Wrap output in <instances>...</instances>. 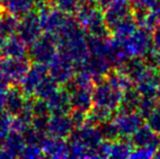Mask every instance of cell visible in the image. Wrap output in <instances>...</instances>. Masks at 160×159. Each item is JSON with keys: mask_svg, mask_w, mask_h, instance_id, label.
<instances>
[{"mask_svg": "<svg viewBox=\"0 0 160 159\" xmlns=\"http://www.w3.org/2000/svg\"><path fill=\"white\" fill-rule=\"evenodd\" d=\"M73 15L87 34L96 37H110L111 35L105 22L102 9L95 0L81 3Z\"/></svg>", "mask_w": 160, "mask_h": 159, "instance_id": "1", "label": "cell"}, {"mask_svg": "<svg viewBox=\"0 0 160 159\" xmlns=\"http://www.w3.org/2000/svg\"><path fill=\"white\" fill-rule=\"evenodd\" d=\"M123 91L114 86L106 77L98 80L93 86V106L105 108L116 113L122 99Z\"/></svg>", "mask_w": 160, "mask_h": 159, "instance_id": "2", "label": "cell"}, {"mask_svg": "<svg viewBox=\"0 0 160 159\" xmlns=\"http://www.w3.org/2000/svg\"><path fill=\"white\" fill-rule=\"evenodd\" d=\"M57 53L58 47L56 35L42 32V34L28 46V58L32 63L48 66Z\"/></svg>", "mask_w": 160, "mask_h": 159, "instance_id": "3", "label": "cell"}, {"mask_svg": "<svg viewBox=\"0 0 160 159\" xmlns=\"http://www.w3.org/2000/svg\"><path fill=\"white\" fill-rule=\"evenodd\" d=\"M121 42L123 49L128 57L145 58L154 50L152 39V31L145 27H137L131 36Z\"/></svg>", "mask_w": 160, "mask_h": 159, "instance_id": "4", "label": "cell"}, {"mask_svg": "<svg viewBox=\"0 0 160 159\" xmlns=\"http://www.w3.org/2000/svg\"><path fill=\"white\" fill-rule=\"evenodd\" d=\"M32 62L28 58H1L0 72L9 84L20 85Z\"/></svg>", "mask_w": 160, "mask_h": 159, "instance_id": "5", "label": "cell"}, {"mask_svg": "<svg viewBox=\"0 0 160 159\" xmlns=\"http://www.w3.org/2000/svg\"><path fill=\"white\" fill-rule=\"evenodd\" d=\"M102 141L103 138L99 127L86 124L75 127L67 138V142L70 144L81 145L89 151H96Z\"/></svg>", "mask_w": 160, "mask_h": 159, "instance_id": "6", "label": "cell"}, {"mask_svg": "<svg viewBox=\"0 0 160 159\" xmlns=\"http://www.w3.org/2000/svg\"><path fill=\"white\" fill-rule=\"evenodd\" d=\"M17 34L28 46H30L34 40H36L42 34L39 14L35 9L19 19Z\"/></svg>", "mask_w": 160, "mask_h": 159, "instance_id": "7", "label": "cell"}, {"mask_svg": "<svg viewBox=\"0 0 160 159\" xmlns=\"http://www.w3.org/2000/svg\"><path fill=\"white\" fill-rule=\"evenodd\" d=\"M70 94L71 107L74 110L87 113L93 107V86H76L70 80L62 85Z\"/></svg>", "mask_w": 160, "mask_h": 159, "instance_id": "8", "label": "cell"}, {"mask_svg": "<svg viewBox=\"0 0 160 159\" xmlns=\"http://www.w3.org/2000/svg\"><path fill=\"white\" fill-rule=\"evenodd\" d=\"M112 121L118 129L120 137L130 138L137 129L144 125L145 120L137 111L118 110L112 117Z\"/></svg>", "mask_w": 160, "mask_h": 159, "instance_id": "9", "label": "cell"}, {"mask_svg": "<svg viewBox=\"0 0 160 159\" xmlns=\"http://www.w3.org/2000/svg\"><path fill=\"white\" fill-rule=\"evenodd\" d=\"M48 74L60 86H62L73 79L75 74V67L70 59L57 53L52 61L48 64Z\"/></svg>", "mask_w": 160, "mask_h": 159, "instance_id": "10", "label": "cell"}, {"mask_svg": "<svg viewBox=\"0 0 160 159\" xmlns=\"http://www.w3.org/2000/svg\"><path fill=\"white\" fill-rule=\"evenodd\" d=\"M103 10H105L103 11L105 22L110 33L119 22L132 14V6H131L130 0H113Z\"/></svg>", "mask_w": 160, "mask_h": 159, "instance_id": "11", "label": "cell"}, {"mask_svg": "<svg viewBox=\"0 0 160 159\" xmlns=\"http://www.w3.org/2000/svg\"><path fill=\"white\" fill-rule=\"evenodd\" d=\"M75 129L70 117V113H52L49 118L47 134L53 137L67 140Z\"/></svg>", "mask_w": 160, "mask_h": 159, "instance_id": "12", "label": "cell"}, {"mask_svg": "<svg viewBox=\"0 0 160 159\" xmlns=\"http://www.w3.org/2000/svg\"><path fill=\"white\" fill-rule=\"evenodd\" d=\"M46 75H48V66L40 63L31 64L28 71L20 83V87L22 88L26 97L34 96V92L37 85Z\"/></svg>", "mask_w": 160, "mask_h": 159, "instance_id": "13", "label": "cell"}, {"mask_svg": "<svg viewBox=\"0 0 160 159\" xmlns=\"http://www.w3.org/2000/svg\"><path fill=\"white\" fill-rule=\"evenodd\" d=\"M26 98L28 97L23 93L20 85H9L6 91V94H4L3 110L12 118L15 117L23 110Z\"/></svg>", "mask_w": 160, "mask_h": 159, "instance_id": "14", "label": "cell"}, {"mask_svg": "<svg viewBox=\"0 0 160 159\" xmlns=\"http://www.w3.org/2000/svg\"><path fill=\"white\" fill-rule=\"evenodd\" d=\"M130 142L133 148L145 147L155 152L160 148V135L155 133L147 125H142L139 129H137L130 137Z\"/></svg>", "mask_w": 160, "mask_h": 159, "instance_id": "15", "label": "cell"}, {"mask_svg": "<svg viewBox=\"0 0 160 159\" xmlns=\"http://www.w3.org/2000/svg\"><path fill=\"white\" fill-rule=\"evenodd\" d=\"M150 67L152 66L146 61L145 58L130 57L119 68H117V70L122 72L135 85V83L138 82L144 77V74L147 72Z\"/></svg>", "mask_w": 160, "mask_h": 159, "instance_id": "16", "label": "cell"}, {"mask_svg": "<svg viewBox=\"0 0 160 159\" xmlns=\"http://www.w3.org/2000/svg\"><path fill=\"white\" fill-rule=\"evenodd\" d=\"M159 75V69L155 68V67H150L147 72L144 74V77L138 82L135 83V88L141 94L142 97H155V96H157Z\"/></svg>", "mask_w": 160, "mask_h": 159, "instance_id": "17", "label": "cell"}, {"mask_svg": "<svg viewBox=\"0 0 160 159\" xmlns=\"http://www.w3.org/2000/svg\"><path fill=\"white\" fill-rule=\"evenodd\" d=\"M28 46L15 33L4 39L0 47L1 58H28Z\"/></svg>", "mask_w": 160, "mask_h": 159, "instance_id": "18", "label": "cell"}, {"mask_svg": "<svg viewBox=\"0 0 160 159\" xmlns=\"http://www.w3.org/2000/svg\"><path fill=\"white\" fill-rule=\"evenodd\" d=\"M40 147L45 157L48 158H67L69 153V145L67 140L49 135L45 137Z\"/></svg>", "mask_w": 160, "mask_h": 159, "instance_id": "19", "label": "cell"}, {"mask_svg": "<svg viewBox=\"0 0 160 159\" xmlns=\"http://www.w3.org/2000/svg\"><path fill=\"white\" fill-rule=\"evenodd\" d=\"M24 147H25V143H24L22 133L11 129L7 134L2 145L7 158L21 157Z\"/></svg>", "mask_w": 160, "mask_h": 159, "instance_id": "20", "label": "cell"}, {"mask_svg": "<svg viewBox=\"0 0 160 159\" xmlns=\"http://www.w3.org/2000/svg\"><path fill=\"white\" fill-rule=\"evenodd\" d=\"M51 115L52 113H70L72 110L71 102H70V94L62 86V88H58L53 95L47 99Z\"/></svg>", "mask_w": 160, "mask_h": 159, "instance_id": "21", "label": "cell"}, {"mask_svg": "<svg viewBox=\"0 0 160 159\" xmlns=\"http://www.w3.org/2000/svg\"><path fill=\"white\" fill-rule=\"evenodd\" d=\"M137 27H138V25H137L134 17H133V14H130L112 28L111 36L112 38L118 40V42H123L128 36H131L137 30Z\"/></svg>", "mask_w": 160, "mask_h": 159, "instance_id": "22", "label": "cell"}, {"mask_svg": "<svg viewBox=\"0 0 160 159\" xmlns=\"http://www.w3.org/2000/svg\"><path fill=\"white\" fill-rule=\"evenodd\" d=\"M18 22L19 19L8 12L7 9L0 11V47L4 39L17 33Z\"/></svg>", "mask_w": 160, "mask_h": 159, "instance_id": "23", "label": "cell"}, {"mask_svg": "<svg viewBox=\"0 0 160 159\" xmlns=\"http://www.w3.org/2000/svg\"><path fill=\"white\" fill-rule=\"evenodd\" d=\"M4 4L8 12L18 19L24 17L35 8V2L33 0H4Z\"/></svg>", "mask_w": 160, "mask_h": 159, "instance_id": "24", "label": "cell"}, {"mask_svg": "<svg viewBox=\"0 0 160 159\" xmlns=\"http://www.w3.org/2000/svg\"><path fill=\"white\" fill-rule=\"evenodd\" d=\"M141 94L135 88V85L123 91L122 99L118 110L120 111H136L138 104L141 102Z\"/></svg>", "mask_w": 160, "mask_h": 159, "instance_id": "25", "label": "cell"}, {"mask_svg": "<svg viewBox=\"0 0 160 159\" xmlns=\"http://www.w3.org/2000/svg\"><path fill=\"white\" fill-rule=\"evenodd\" d=\"M59 87L60 85L48 74L40 81V83L37 85L35 92H34V97L47 100L51 95H53L58 91Z\"/></svg>", "mask_w": 160, "mask_h": 159, "instance_id": "26", "label": "cell"}, {"mask_svg": "<svg viewBox=\"0 0 160 159\" xmlns=\"http://www.w3.org/2000/svg\"><path fill=\"white\" fill-rule=\"evenodd\" d=\"M133 152V146L130 138L120 137L110 144V157L111 158H128Z\"/></svg>", "mask_w": 160, "mask_h": 159, "instance_id": "27", "label": "cell"}, {"mask_svg": "<svg viewBox=\"0 0 160 159\" xmlns=\"http://www.w3.org/2000/svg\"><path fill=\"white\" fill-rule=\"evenodd\" d=\"M22 136H23V140L25 145H37L40 146L42 143V141L45 140L48 134L42 133V132L37 131L36 129H34L32 125H28L26 129H24L21 132Z\"/></svg>", "mask_w": 160, "mask_h": 159, "instance_id": "28", "label": "cell"}, {"mask_svg": "<svg viewBox=\"0 0 160 159\" xmlns=\"http://www.w3.org/2000/svg\"><path fill=\"white\" fill-rule=\"evenodd\" d=\"M158 104L159 98L157 96H155V97H142L136 111L143 117L144 120H146L148 116L152 112V110L158 106Z\"/></svg>", "mask_w": 160, "mask_h": 159, "instance_id": "29", "label": "cell"}, {"mask_svg": "<svg viewBox=\"0 0 160 159\" xmlns=\"http://www.w3.org/2000/svg\"><path fill=\"white\" fill-rule=\"evenodd\" d=\"M98 127H99V130H100L101 135H102V138L105 141L113 142V141L120 138L118 129H117L116 124H114V122L112 121V119L103 122L102 124H100Z\"/></svg>", "mask_w": 160, "mask_h": 159, "instance_id": "30", "label": "cell"}, {"mask_svg": "<svg viewBox=\"0 0 160 159\" xmlns=\"http://www.w3.org/2000/svg\"><path fill=\"white\" fill-rule=\"evenodd\" d=\"M32 112L33 117H49V116H51L47 100L37 97H34Z\"/></svg>", "mask_w": 160, "mask_h": 159, "instance_id": "31", "label": "cell"}, {"mask_svg": "<svg viewBox=\"0 0 160 159\" xmlns=\"http://www.w3.org/2000/svg\"><path fill=\"white\" fill-rule=\"evenodd\" d=\"M80 4V0H55V6L68 15H73Z\"/></svg>", "mask_w": 160, "mask_h": 159, "instance_id": "32", "label": "cell"}, {"mask_svg": "<svg viewBox=\"0 0 160 159\" xmlns=\"http://www.w3.org/2000/svg\"><path fill=\"white\" fill-rule=\"evenodd\" d=\"M145 121L147 122L146 125L150 130L160 135V104H158V106L152 110V112L148 116Z\"/></svg>", "mask_w": 160, "mask_h": 159, "instance_id": "33", "label": "cell"}, {"mask_svg": "<svg viewBox=\"0 0 160 159\" xmlns=\"http://www.w3.org/2000/svg\"><path fill=\"white\" fill-rule=\"evenodd\" d=\"M21 157L23 158H42L45 157L44 153L42 151V147L37 145H25L21 154Z\"/></svg>", "mask_w": 160, "mask_h": 159, "instance_id": "34", "label": "cell"}, {"mask_svg": "<svg viewBox=\"0 0 160 159\" xmlns=\"http://www.w3.org/2000/svg\"><path fill=\"white\" fill-rule=\"evenodd\" d=\"M156 152L150 148H145V147H139V148H133V152L131 154V158H152L154 157Z\"/></svg>", "mask_w": 160, "mask_h": 159, "instance_id": "35", "label": "cell"}, {"mask_svg": "<svg viewBox=\"0 0 160 159\" xmlns=\"http://www.w3.org/2000/svg\"><path fill=\"white\" fill-rule=\"evenodd\" d=\"M152 46L155 50H160V24L156 26L152 32Z\"/></svg>", "mask_w": 160, "mask_h": 159, "instance_id": "36", "label": "cell"}, {"mask_svg": "<svg viewBox=\"0 0 160 159\" xmlns=\"http://www.w3.org/2000/svg\"><path fill=\"white\" fill-rule=\"evenodd\" d=\"M8 87H1L0 86V111H3L4 107V94Z\"/></svg>", "mask_w": 160, "mask_h": 159, "instance_id": "37", "label": "cell"}, {"mask_svg": "<svg viewBox=\"0 0 160 159\" xmlns=\"http://www.w3.org/2000/svg\"><path fill=\"white\" fill-rule=\"evenodd\" d=\"M95 1L97 2V4H98V6L103 10V9L107 8V7L109 6L113 0H95Z\"/></svg>", "mask_w": 160, "mask_h": 159, "instance_id": "38", "label": "cell"}, {"mask_svg": "<svg viewBox=\"0 0 160 159\" xmlns=\"http://www.w3.org/2000/svg\"><path fill=\"white\" fill-rule=\"evenodd\" d=\"M9 85H10L9 84V82L4 79V77L1 74V72H0V86L1 87H8Z\"/></svg>", "mask_w": 160, "mask_h": 159, "instance_id": "39", "label": "cell"}, {"mask_svg": "<svg viewBox=\"0 0 160 159\" xmlns=\"http://www.w3.org/2000/svg\"><path fill=\"white\" fill-rule=\"evenodd\" d=\"M154 11L156 12V14L158 15V17H159V20H160V1L158 2V4L156 6V8L154 9Z\"/></svg>", "mask_w": 160, "mask_h": 159, "instance_id": "40", "label": "cell"}, {"mask_svg": "<svg viewBox=\"0 0 160 159\" xmlns=\"http://www.w3.org/2000/svg\"><path fill=\"white\" fill-rule=\"evenodd\" d=\"M157 96L160 98V75H159V84H158V92H157Z\"/></svg>", "mask_w": 160, "mask_h": 159, "instance_id": "41", "label": "cell"}, {"mask_svg": "<svg viewBox=\"0 0 160 159\" xmlns=\"http://www.w3.org/2000/svg\"><path fill=\"white\" fill-rule=\"evenodd\" d=\"M86 1H88V0H80L81 3H83V2H86Z\"/></svg>", "mask_w": 160, "mask_h": 159, "instance_id": "42", "label": "cell"}, {"mask_svg": "<svg viewBox=\"0 0 160 159\" xmlns=\"http://www.w3.org/2000/svg\"><path fill=\"white\" fill-rule=\"evenodd\" d=\"M50 1H52V2H53V3H55V0H50Z\"/></svg>", "mask_w": 160, "mask_h": 159, "instance_id": "43", "label": "cell"}, {"mask_svg": "<svg viewBox=\"0 0 160 159\" xmlns=\"http://www.w3.org/2000/svg\"><path fill=\"white\" fill-rule=\"evenodd\" d=\"M159 104H160V98H159Z\"/></svg>", "mask_w": 160, "mask_h": 159, "instance_id": "44", "label": "cell"}, {"mask_svg": "<svg viewBox=\"0 0 160 159\" xmlns=\"http://www.w3.org/2000/svg\"><path fill=\"white\" fill-rule=\"evenodd\" d=\"M157 1H160V0H157Z\"/></svg>", "mask_w": 160, "mask_h": 159, "instance_id": "45", "label": "cell"}]
</instances>
